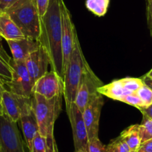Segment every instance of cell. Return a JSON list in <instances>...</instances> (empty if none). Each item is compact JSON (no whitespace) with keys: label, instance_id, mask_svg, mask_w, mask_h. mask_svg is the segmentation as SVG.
Masks as SVG:
<instances>
[{"label":"cell","instance_id":"obj_6","mask_svg":"<svg viewBox=\"0 0 152 152\" xmlns=\"http://www.w3.org/2000/svg\"><path fill=\"white\" fill-rule=\"evenodd\" d=\"M0 149L1 152H25L17 122L0 115Z\"/></svg>","mask_w":152,"mask_h":152},{"label":"cell","instance_id":"obj_36","mask_svg":"<svg viewBox=\"0 0 152 152\" xmlns=\"http://www.w3.org/2000/svg\"><path fill=\"white\" fill-rule=\"evenodd\" d=\"M53 152H59V151H58V148H57V145H56V143L54 145V148H53Z\"/></svg>","mask_w":152,"mask_h":152},{"label":"cell","instance_id":"obj_21","mask_svg":"<svg viewBox=\"0 0 152 152\" xmlns=\"http://www.w3.org/2000/svg\"><path fill=\"white\" fill-rule=\"evenodd\" d=\"M139 134L141 143L152 139V119L142 115V120L139 125Z\"/></svg>","mask_w":152,"mask_h":152},{"label":"cell","instance_id":"obj_25","mask_svg":"<svg viewBox=\"0 0 152 152\" xmlns=\"http://www.w3.org/2000/svg\"><path fill=\"white\" fill-rule=\"evenodd\" d=\"M30 152H47L46 138L42 137L39 132L33 139Z\"/></svg>","mask_w":152,"mask_h":152},{"label":"cell","instance_id":"obj_34","mask_svg":"<svg viewBox=\"0 0 152 152\" xmlns=\"http://www.w3.org/2000/svg\"><path fill=\"white\" fill-rule=\"evenodd\" d=\"M5 87H4V83L1 78H0V104H1V96H2V93L4 90H5Z\"/></svg>","mask_w":152,"mask_h":152},{"label":"cell","instance_id":"obj_19","mask_svg":"<svg viewBox=\"0 0 152 152\" xmlns=\"http://www.w3.org/2000/svg\"><path fill=\"white\" fill-rule=\"evenodd\" d=\"M127 144L131 152H136L141 144L139 134V125H133L126 128L120 136Z\"/></svg>","mask_w":152,"mask_h":152},{"label":"cell","instance_id":"obj_39","mask_svg":"<svg viewBox=\"0 0 152 152\" xmlns=\"http://www.w3.org/2000/svg\"><path fill=\"white\" fill-rule=\"evenodd\" d=\"M0 152H1V149H0Z\"/></svg>","mask_w":152,"mask_h":152},{"label":"cell","instance_id":"obj_15","mask_svg":"<svg viewBox=\"0 0 152 152\" xmlns=\"http://www.w3.org/2000/svg\"><path fill=\"white\" fill-rule=\"evenodd\" d=\"M0 37L7 40H19L25 36L6 12H0Z\"/></svg>","mask_w":152,"mask_h":152},{"label":"cell","instance_id":"obj_27","mask_svg":"<svg viewBox=\"0 0 152 152\" xmlns=\"http://www.w3.org/2000/svg\"><path fill=\"white\" fill-rule=\"evenodd\" d=\"M88 152H107L106 146L102 144L99 137L93 138L88 141Z\"/></svg>","mask_w":152,"mask_h":152},{"label":"cell","instance_id":"obj_26","mask_svg":"<svg viewBox=\"0 0 152 152\" xmlns=\"http://www.w3.org/2000/svg\"><path fill=\"white\" fill-rule=\"evenodd\" d=\"M120 101L129 104L131 106H133V107H137L140 110L145 108V105H144L142 101H141L140 98L138 97V95L136 93H131L126 95V96H124L122 98V100Z\"/></svg>","mask_w":152,"mask_h":152},{"label":"cell","instance_id":"obj_11","mask_svg":"<svg viewBox=\"0 0 152 152\" xmlns=\"http://www.w3.org/2000/svg\"><path fill=\"white\" fill-rule=\"evenodd\" d=\"M63 79L53 70L47 72L33 86V92L39 94L47 99L59 95L63 96Z\"/></svg>","mask_w":152,"mask_h":152},{"label":"cell","instance_id":"obj_5","mask_svg":"<svg viewBox=\"0 0 152 152\" xmlns=\"http://www.w3.org/2000/svg\"><path fill=\"white\" fill-rule=\"evenodd\" d=\"M1 106L2 114L14 122H18L22 116L33 110L31 97L17 95L8 89L3 92Z\"/></svg>","mask_w":152,"mask_h":152},{"label":"cell","instance_id":"obj_38","mask_svg":"<svg viewBox=\"0 0 152 152\" xmlns=\"http://www.w3.org/2000/svg\"><path fill=\"white\" fill-rule=\"evenodd\" d=\"M76 152H86V151H84L80 150V151H76Z\"/></svg>","mask_w":152,"mask_h":152},{"label":"cell","instance_id":"obj_9","mask_svg":"<svg viewBox=\"0 0 152 152\" xmlns=\"http://www.w3.org/2000/svg\"><path fill=\"white\" fill-rule=\"evenodd\" d=\"M12 78L4 84L8 86L9 91L17 95L31 97L33 83L27 70L25 61H15L12 58Z\"/></svg>","mask_w":152,"mask_h":152},{"label":"cell","instance_id":"obj_10","mask_svg":"<svg viewBox=\"0 0 152 152\" xmlns=\"http://www.w3.org/2000/svg\"><path fill=\"white\" fill-rule=\"evenodd\" d=\"M67 113L72 128L75 152L80 150L88 152V138L87 129L83 120V113L79 110L75 102H74L71 104Z\"/></svg>","mask_w":152,"mask_h":152},{"label":"cell","instance_id":"obj_31","mask_svg":"<svg viewBox=\"0 0 152 152\" xmlns=\"http://www.w3.org/2000/svg\"><path fill=\"white\" fill-rule=\"evenodd\" d=\"M18 0H0V12H4Z\"/></svg>","mask_w":152,"mask_h":152},{"label":"cell","instance_id":"obj_16","mask_svg":"<svg viewBox=\"0 0 152 152\" xmlns=\"http://www.w3.org/2000/svg\"><path fill=\"white\" fill-rule=\"evenodd\" d=\"M19 122H20L21 126H22L26 145L29 151H31L33 139L37 135V133L39 132L38 124H37V119H36L34 111L32 110L29 114L22 116L19 119Z\"/></svg>","mask_w":152,"mask_h":152},{"label":"cell","instance_id":"obj_2","mask_svg":"<svg viewBox=\"0 0 152 152\" xmlns=\"http://www.w3.org/2000/svg\"><path fill=\"white\" fill-rule=\"evenodd\" d=\"M62 95L47 99L39 94L33 92L31 104L38 124L39 133L45 137L47 152H53L56 144L53 129L56 120L62 110Z\"/></svg>","mask_w":152,"mask_h":152},{"label":"cell","instance_id":"obj_14","mask_svg":"<svg viewBox=\"0 0 152 152\" xmlns=\"http://www.w3.org/2000/svg\"><path fill=\"white\" fill-rule=\"evenodd\" d=\"M7 43L12 53V58L15 61H25L30 54L37 50L40 45L38 40L28 37L19 40H7Z\"/></svg>","mask_w":152,"mask_h":152},{"label":"cell","instance_id":"obj_22","mask_svg":"<svg viewBox=\"0 0 152 152\" xmlns=\"http://www.w3.org/2000/svg\"><path fill=\"white\" fill-rule=\"evenodd\" d=\"M121 80L125 89L131 93H135L144 83L142 78H136V77H128L122 78Z\"/></svg>","mask_w":152,"mask_h":152},{"label":"cell","instance_id":"obj_20","mask_svg":"<svg viewBox=\"0 0 152 152\" xmlns=\"http://www.w3.org/2000/svg\"><path fill=\"white\" fill-rule=\"evenodd\" d=\"M110 0H86V7L97 16H103L108 10Z\"/></svg>","mask_w":152,"mask_h":152},{"label":"cell","instance_id":"obj_4","mask_svg":"<svg viewBox=\"0 0 152 152\" xmlns=\"http://www.w3.org/2000/svg\"><path fill=\"white\" fill-rule=\"evenodd\" d=\"M4 12L19 27L25 37L39 40L40 16L34 0H18Z\"/></svg>","mask_w":152,"mask_h":152},{"label":"cell","instance_id":"obj_7","mask_svg":"<svg viewBox=\"0 0 152 152\" xmlns=\"http://www.w3.org/2000/svg\"><path fill=\"white\" fill-rule=\"evenodd\" d=\"M61 21H62V37H61V47L62 54V72L69 61L74 46V36L76 31L75 26L73 23L71 13L68 9L64 0L60 1ZM63 79V78H62Z\"/></svg>","mask_w":152,"mask_h":152},{"label":"cell","instance_id":"obj_30","mask_svg":"<svg viewBox=\"0 0 152 152\" xmlns=\"http://www.w3.org/2000/svg\"><path fill=\"white\" fill-rule=\"evenodd\" d=\"M136 152H152V139L141 143Z\"/></svg>","mask_w":152,"mask_h":152},{"label":"cell","instance_id":"obj_12","mask_svg":"<svg viewBox=\"0 0 152 152\" xmlns=\"http://www.w3.org/2000/svg\"><path fill=\"white\" fill-rule=\"evenodd\" d=\"M103 104V97L99 94L83 110V117L87 129L88 141L99 137V119Z\"/></svg>","mask_w":152,"mask_h":152},{"label":"cell","instance_id":"obj_32","mask_svg":"<svg viewBox=\"0 0 152 152\" xmlns=\"http://www.w3.org/2000/svg\"><path fill=\"white\" fill-rule=\"evenodd\" d=\"M140 112L142 113V115H145V116H148V118L152 119V104L148 107L140 110Z\"/></svg>","mask_w":152,"mask_h":152},{"label":"cell","instance_id":"obj_3","mask_svg":"<svg viewBox=\"0 0 152 152\" xmlns=\"http://www.w3.org/2000/svg\"><path fill=\"white\" fill-rule=\"evenodd\" d=\"M88 66V63L83 55L76 32L72 53L63 74V97L67 111L69 110L71 104L75 102L77 91Z\"/></svg>","mask_w":152,"mask_h":152},{"label":"cell","instance_id":"obj_1","mask_svg":"<svg viewBox=\"0 0 152 152\" xmlns=\"http://www.w3.org/2000/svg\"><path fill=\"white\" fill-rule=\"evenodd\" d=\"M60 1L49 0L45 13L40 19V34L38 41L48 54L51 70L57 72L63 78Z\"/></svg>","mask_w":152,"mask_h":152},{"label":"cell","instance_id":"obj_8","mask_svg":"<svg viewBox=\"0 0 152 152\" xmlns=\"http://www.w3.org/2000/svg\"><path fill=\"white\" fill-rule=\"evenodd\" d=\"M103 83L100 79L92 71L89 65L86 68L77 91L75 104L79 110L83 113L85 107L99 95L97 89Z\"/></svg>","mask_w":152,"mask_h":152},{"label":"cell","instance_id":"obj_29","mask_svg":"<svg viewBox=\"0 0 152 152\" xmlns=\"http://www.w3.org/2000/svg\"><path fill=\"white\" fill-rule=\"evenodd\" d=\"M146 15L147 23L152 37V0H146Z\"/></svg>","mask_w":152,"mask_h":152},{"label":"cell","instance_id":"obj_35","mask_svg":"<svg viewBox=\"0 0 152 152\" xmlns=\"http://www.w3.org/2000/svg\"><path fill=\"white\" fill-rule=\"evenodd\" d=\"M145 76H146L147 77H148V78L151 79V80H152V69L151 70H150L149 72H148V73H147L146 75H145Z\"/></svg>","mask_w":152,"mask_h":152},{"label":"cell","instance_id":"obj_33","mask_svg":"<svg viewBox=\"0 0 152 152\" xmlns=\"http://www.w3.org/2000/svg\"><path fill=\"white\" fill-rule=\"evenodd\" d=\"M142 80L145 85H147V86H148L150 88H151L152 89V80L151 79L148 78V77H147L146 76L144 75L143 77H142Z\"/></svg>","mask_w":152,"mask_h":152},{"label":"cell","instance_id":"obj_23","mask_svg":"<svg viewBox=\"0 0 152 152\" xmlns=\"http://www.w3.org/2000/svg\"><path fill=\"white\" fill-rule=\"evenodd\" d=\"M107 152H131L129 146L120 137L112 140L106 146Z\"/></svg>","mask_w":152,"mask_h":152},{"label":"cell","instance_id":"obj_17","mask_svg":"<svg viewBox=\"0 0 152 152\" xmlns=\"http://www.w3.org/2000/svg\"><path fill=\"white\" fill-rule=\"evenodd\" d=\"M97 92L102 96L105 95L111 99L120 101H121L123 97L131 94V92L125 89L121 79L113 80L112 82L108 83V84H103L98 88Z\"/></svg>","mask_w":152,"mask_h":152},{"label":"cell","instance_id":"obj_24","mask_svg":"<svg viewBox=\"0 0 152 152\" xmlns=\"http://www.w3.org/2000/svg\"><path fill=\"white\" fill-rule=\"evenodd\" d=\"M135 93L140 98L145 105V107H148L152 104V89L145 83H143V85Z\"/></svg>","mask_w":152,"mask_h":152},{"label":"cell","instance_id":"obj_13","mask_svg":"<svg viewBox=\"0 0 152 152\" xmlns=\"http://www.w3.org/2000/svg\"><path fill=\"white\" fill-rule=\"evenodd\" d=\"M27 70L31 79L33 85L39 78L48 72L50 64L48 54L42 45L40 44L38 49L30 54L25 61Z\"/></svg>","mask_w":152,"mask_h":152},{"label":"cell","instance_id":"obj_18","mask_svg":"<svg viewBox=\"0 0 152 152\" xmlns=\"http://www.w3.org/2000/svg\"><path fill=\"white\" fill-rule=\"evenodd\" d=\"M11 62L12 58L3 47L1 37H0V78L4 83L10 81L12 78L13 69Z\"/></svg>","mask_w":152,"mask_h":152},{"label":"cell","instance_id":"obj_28","mask_svg":"<svg viewBox=\"0 0 152 152\" xmlns=\"http://www.w3.org/2000/svg\"><path fill=\"white\" fill-rule=\"evenodd\" d=\"M34 1L36 2L37 10H38L39 14L40 19H41L45 13L48 5L49 0H34Z\"/></svg>","mask_w":152,"mask_h":152},{"label":"cell","instance_id":"obj_37","mask_svg":"<svg viewBox=\"0 0 152 152\" xmlns=\"http://www.w3.org/2000/svg\"><path fill=\"white\" fill-rule=\"evenodd\" d=\"M2 114V109H1V106L0 104V115Z\"/></svg>","mask_w":152,"mask_h":152}]
</instances>
